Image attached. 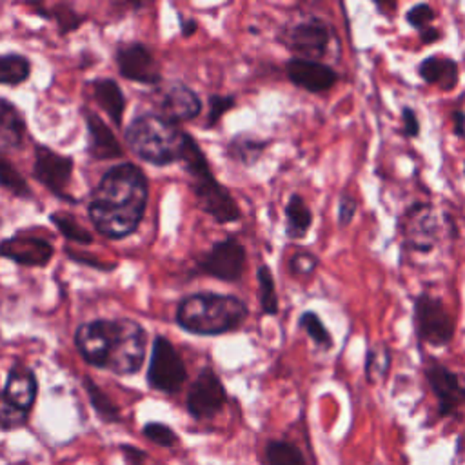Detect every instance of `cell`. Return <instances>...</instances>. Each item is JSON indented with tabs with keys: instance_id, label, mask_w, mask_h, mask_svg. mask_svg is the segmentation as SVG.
Returning <instances> with one entry per match:
<instances>
[{
	"instance_id": "obj_7",
	"label": "cell",
	"mask_w": 465,
	"mask_h": 465,
	"mask_svg": "<svg viewBox=\"0 0 465 465\" xmlns=\"http://www.w3.org/2000/svg\"><path fill=\"white\" fill-rule=\"evenodd\" d=\"M185 378V363L174 345L165 336H156L147 369V383L160 392L174 394L182 389Z\"/></svg>"
},
{
	"instance_id": "obj_21",
	"label": "cell",
	"mask_w": 465,
	"mask_h": 465,
	"mask_svg": "<svg viewBox=\"0 0 465 465\" xmlns=\"http://www.w3.org/2000/svg\"><path fill=\"white\" fill-rule=\"evenodd\" d=\"M25 122L15 104L0 98V154L18 149L24 142Z\"/></svg>"
},
{
	"instance_id": "obj_33",
	"label": "cell",
	"mask_w": 465,
	"mask_h": 465,
	"mask_svg": "<svg viewBox=\"0 0 465 465\" xmlns=\"http://www.w3.org/2000/svg\"><path fill=\"white\" fill-rule=\"evenodd\" d=\"M27 414L29 412L18 409L0 394V429L2 430H13L22 427L27 421Z\"/></svg>"
},
{
	"instance_id": "obj_26",
	"label": "cell",
	"mask_w": 465,
	"mask_h": 465,
	"mask_svg": "<svg viewBox=\"0 0 465 465\" xmlns=\"http://www.w3.org/2000/svg\"><path fill=\"white\" fill-rule=\"evenodd\" d=\"M267 465H307L303 452L287 440H271L265 445Z\"/></svg>"
},
{
	"instance_id": "obj_36",
	"label": "cell",
	"mask_w": 465,
	"mask_h": 465,
	"mask_svg": "<svg viewBox=\"0 0 465 465\" xmlns=\"http://www.w3.org/2000/svg\"><path fill=\"white\" fill-rule=\"evenodd\" d=\"M236 105L234 96L225 94H213L209 98V114H207V125H216L218 120Z\"/></svg>"
},
{
	"instance_id": "obj_16",
	"label": "cell",
	"mask_w": 465,
	"mask_h": 465,
	"mask_svg": "<svg viewBox=\"0 0 465 465\" xmlns=\"http://www.w3.org/2000/svg\"><path fill=\"white\" fill-rule=\"evenodd\" d=\"M285 73L294 85L309 93L331 91L338 82V73L331 65L316 60L291 58L285 64Z\"/></svg>"
},
{
	"instance_id": "obj_35",
	"label": "cell",
	"mask_w": 465,
	"mask_h": 465,
	"mask_svg": "<svg viewBox=\"0 0 465 465\" xmlns=\"http://www.w3.org/2000/svg\"><path fill=\"white\" fill-rule=\"evenodd\" d=\"M318 267V258L307 251H298L289 260V269L294 276H307L312 274Z\"/></svg>"
},
{
	"instance_id": "obj_30",
	"label": "cell",
	"mask_w": 465,
	"mask_h": 465,
	"mask_svg": "<svg viewBox=\"0 0 465 465\" xmlns=\"http://www.w3.org/2000/svg\"><path fill=\"white\" fill-rule=\"evenodd\" d=\"M0 185L13 193L15 196H20V198H31L33 193L27 185V182L24 180V176L15 169V165L4 156L0 154Z\"/></svg>"
},
{
	"instance_id": "obj_44",
	"label": "cell",
	"mask_w": 465,
	"mask_h": 465,
	"mask_svg": "<svg viewBox=\"0 0 465 465\" xmlns=\"http://www.w3.org/2000/svg\"><path fill=\"white\" fill-rule=\"evenodd\" d=\"M463 173H465V163H463Z\"/></svg>"
},
{
	"instance_id": "obj_3",
	"label": "cell",
	"mask_w": 465,
	"mask_h": 465,
	"mask_svg": "<svg viewBox=\"0 0 465 465\" xmlns=\"http://www.w3.org/2000/svg\"><path fill=\"white\" fill-rule=\"evenodd\" d=\"M189 134L158 114H140L125 127V142L134 154L154 165L182 160Z\"/></svg>"
},
{
	"instance_id": "obj_4",
	"label": "cell",
	"mask_w": 465,
	"mask_h": 465,
	"mask_svg": "<svg viewBox=\"0 0 465 465\" xmlns=\"http://www.w3.org/2000/svg\"><path fill=\"white\" fill-rule=\"evenodd\" d=\"M180 162L183 163L191 178L196 203L203 213H207L218 223H232L240 220L242 211L236 205L232 194L213 176L205 154L191 134L187 138Z\"/></svg>"
},
{
	"instance_id": "obj_19",
	"label": "cell",
	"mask_w": 465,
	"mask_h": 465,
	"mask_svg": "<svg viewBox=\"0 0 465 465\" xmlns=\"http://www.w3.org/2000/svg\"><path fill=\"white\" fill-rule=\"evenodd\" d=\"M418 76L429 85H438L441 91H452L460 80V67L452 56L429 54L420 62Z\"/></svg>"
},
{
	"instance_id": "obj_1",
	"label": "cell",
	"mask_w": 465,
	"mask_h": 465,
	"mask_svg": "<svg viewBox=\"0 0 465 465\" xmlns=\"http://www.w3.org/2000/svg\"><path fill=\"white\" fill-rule=\"evenodd\" d=\"M147 194L143 173L133 163H118L102 176L93 191L89 218L104 236L124 238L138 227Z\"/></svg>"
},
{
	"instance_id": "obj_6",
	"label": "cell",
	"mask_w": 465,
	"mask_h": 465,
	"mask_svg": "<svg viewBox=\"0 0 465 465\" xmlns=\"http://www.w3.org/2000/svg\"><path fill=\"white\" fill-rule=\"evenodd\" d=\"M145 329L129 318L111 320L107 367L114 374H133L142 367L145 356Z\"/></svg>"
},
{
	"instance_id": "obj_40",
	"label": "cell",
	"mask_w": 465,
	"mask_h": 465,
	"mask_svg": "<svg viewBox=\"0 0 465 465\" xmlns=\"http://www.w3.org/2000/svg\"><path fill=\"white\" fill-rule=\"evenodd\" d=\"M67 254H69V258H73L74 262H78V263H85V265H89V267H94V269H100V271H109V269H114L116 265L114 263H100V260H96L94 256H84L82 252H73V251H67Z\"/></svg>"
},
{
	"instance_id": "obj_29",
	"label": "cell",
	"mask_w": 465,
	"mask_h": 465,
	"mask_svg": "<svg viewBox=\"0 0 465 465\" xmlns=\"http://www.w3.org/2000/svg\"><path fill=\"white\" fill-rule=\"evenodd\" d=\"M298 325L300 329L305 331V334L322 349V351H329L334 345V340L329 332V329L325 327V323L322 322V318L314 312V311H303L298 318Z\"/></svg>"
},
{
	"instance_id": "obj_9",
	"label": "cell",
	"mask_w": 465,
	"mask_h": 465,
	"mask_svg": "<svg viewBox=\"0 0 465 465\" xmlns=\"http://www.w3.org/2000/svg\"><path fill=\"white\" fill-rule=\"evenodd\" d=\"M282 40L294 58L322 62L331 44V29L323 20L311 16L283 29Z\"/></svg>"
},
{
	"instance_id": "obj_13",
	"label": "cell",
	"mask_w": 465,
	"mask_h": 465,
	"mask_svg": "<svg viewBox=\"0 0 465 465\" xmlns=\"http://www.w3.org/2000/svg\"><path fill=\"white\" fill-rule=\"evenodd\" d=\"M153 104L158 109V116L171 124L193 120L202 111L198 94L180 82H171L158 87L153 94Z\"/></svg>"
},
{
	"instance_id": "obj_37",
	"label": "cell",
	"mask_w": 465,
	"mask_h": 465,
	"mask_svg": "<svg viewBox=\"0 0 465 465\" xmlns=\"http://www.w3.org/2000/svg\"><path fill=\"white\" fill-rule=\"evenodd\" d=\"M356 211H358L356 198L349 191H343L338 200V225L347 227L352 222Z\"/></svg>"
},
{
	"instance_id": "obj_23",
	"label": "cell",
	"mask_w": 465,
	"mask_h": 465,
	"mask_svg": "<svg viewBox=\"0 0 465 465\" xmlns=\"http://www.w3.org/2000/svg\"><path fill=\"white\" fill-rule=\"evenodd\" d=\"M285 232L292 240L305 238L312 225V211L302 194L294 193L285 203Z\"/></svg>"
},
{
	"instance_id": "obj_20",
	"label": "cell",
	"mask_w": 465,
	"mask_h": 465,
	"mask_svg": "<svg viewBox=\"0 0 465 465\" xmlns=\"http://www.w3.org/2000/svg\"><path fill=\"white\" fill-rule=\"evenodd\" d=\"M85 124H87V134H89V153L96 160H113L122 156V147L113 134V131L107 127V124L91 111H84Z\"/></svg>"
},
{
	"instance_id": "obj_39",
	"label": "cell",
	"mask_w": 465,
	"mask_h": 465,
	"mask_svg": "<svg viewBox=\"0 0 465 465\" xmlns=\"http://www.w3.org/2000/svg\"><path fill=\"white\" fill-rule=\"evenodd\" d=\"M120 450H122V454H124V458H125V461H127L129 465H145V461H147V452L142 450V449L136 447V445L122 443V445H120Z\"/></svg>"
},
{
	"instance_id": "obj_14",
	"label": "cell",
	"mask_w": 465,
	"mask_h": 465,
	"mask_svg": "<svg viewBox=\"0 0 465 465\" xmlns=\"http://www.w3.org/2000/svg\"><path fill=\"white\" fill-rule=\"evenodd\" d=\"M116 65L120 74L133 82L154 85L162 78L153 53L143 44H138V42L124 44L118 47Z\"/></svg>"
},
{
	"instance_id": "obj_5",
	"label": "cell",
	"mask_w": 465,
	"mask_h": 465,
	"mask_svg": "<svg viewBox=\"0 0 465 465\" xmlns=\"http://www.w3.org/2000/svg\"><path fill=\"white\" fill-rule=\"evenodd\" d=\"M412 323L418 343L432 347H447L456 334V320L445 302L429 292H420L414 298Z\"/></svg>"
},
{
	"instance_id": "obj_8",
	"label": "cell",
	"mask_w": 465,
	"mask_h": 465,
	"mask_svg": "<svg viewBox=\"0 0 465 465\" xmlns=\"http://www.w3.org/2000/svg\"><path fill=\"white\" fill-rule=\"evenodd\" d=\"M425 381L438 401V416L449 418L465 403V385L460 374L443 365L440 360L427 358L423 363Z\"/></svg>"
},
{
	"instance_id": "obj_28",
	"label": "cell",
	"mask_w": 465,
	"mask_h": 465,
	"mask_svg": "<svg viewBox=\"0 0 465 465\" xmlns=\"http://www.w3.org/2000/svg\"><path fill=\"white\" fill-rule=\"evenodd\" d=\"M256 282H258V296H260V305L263 314H269V316L278 314L280 302H278L272 272L267 265H260L256 269Z\"/></svg>"
},
{
	"instance_id": "obj_22",
	"label": "cell",
	"mask_w": 465,
	"mask_h": 465,
	"mask_svg": "<svg viewBox=\"0 0 465 465\" xmlns=\"http://www.w3.org/2000/svg\"><path fill=\"white\" fill-rule=\"evenodd\" d=\"M89 85H91V93H93L96 104L107 113V116L116 125H122L125 98H124L118 84L111 78H96V80L89 82Z\"/></svg>"
},
{
	"instance_id": "obj_10",
	"label": "cell",
	"mask_w": 465,
	"mask_h": 465,
	"mask_svg": "<svg viewBox=\"0 0 465 465\" xmlns=\"http://www.w3.org/2000/svg\"><path fill=\"white\" fill-rule=\"evenodd\" d=\"M73 174V160L71 156H64L53 151L47 145L35 147V162H33V176L54 196L62 200L73 202L67 194V185Z\"/></svg>"
},
{
	"instance_id": "obj_24",
	"label": "cell",
	"mask_w": 465,
	"mask_h": 465,
	"mask_svg": "<svg viewBox=\"0 0 465 465\" xmlns=\"http://www.w3.org/2000/svg\"><path fill=\"white\" fill-rule=\"evenodd\" d=\"M267 149V142L252 134H236L227 143V156L243 165H252Z\"/></svg>"
},
{
	"instance_id": "obj_27",
	"label": "cell",
	"mask_w": 465,
	"mask_h": 465,
	"mask_svg": "<svg viewBox=\"0 0 465 465\" xmlns=\"http://www.w3.org/2000/svg\"><path fill=\"white\" fill-rule=\"evenodd\" d=\"M31 74V62L18 53L0 54V84L18 85Z\"/></svg>"
},
{
	"instance_id": "obj_12",
	"label": "cell",
	"mask_w": 465,
	"mask_h": 465,
	"mask_svg": "<svg viewBox=\"0 0 465 465\" xmlns=\"http://www.w3.org/2000/svg\"><path fill=\"white\" fill-rule=\"evenodd\" d=\"M227 394L218 374L205 367L198 372L187 392V411L196 420H207L218 414L225 405Z\"/></svg>"
},
{
	"instance_id": "obj_42",
	"label": "cell",
	"mask_w": 465,
	"mask_h": 465,
	"mask_svg": "<svg viewBox=\"0 0 465 465\" xmlns=\"http://www.w3.org/2000/svg\"><path fill=\"white\" fill-rule=\"evenodd\" d=\"M420 38H421V44L430 45V44H434V42H438V40L441 38V31H440L438 27L429 25V27H425V29L420 31Z\"/></svg>"
},
{
	"instance_id": "obj_18",
	"label": "cell",
	"mask_w": 465,
	"mask_h": 465,
	"mask_svg": "<svg viewBox=\"0 0 465 465\" xmlns=\"http://www.w3.org/2000/svg\"><path fill=\"white\" fill-rule=\"evenodd\" d=\"M36 392L38 383L33 371L24 363H15L7 372L2 396L18 409L29 412L36 400Z\"/></svg>"
},
{
	"instance_id": "obj_41",
	"label": "cell",
	"mask_w": 465,
	"mask_h": 465,
	"mask_svg": "<svg viewBox=\"0 0 465 465\" xmlns=\"http://www.w3.org/2000/svg\"><path fill=\"white\" fill-rule=\"evenodd\" d=\"M450 122H452V133L458 138H465V111L454 109L450 113Z\"/></svg>"
},
{
	"instance_id": "obj_38",
	"label": "cell",
	"mask_w": 465,
	"mask_h": 465,
	"mask_svg": "<svg viewBox=\"0 0 465 465\" xmlns=\"http://www.w3.org/2000/svg\"><path fill=\"white\" fill-rule=\"evenodd\" d=\"M401 131L407 138L420 136V120H418L416 111L411 105L401 107Z\"/></svg>"
},
{
	"instance_id": "obj_2",
	"label": "cell",
	"mask_w": 465,
	"mask_h": 465,
	"mask_svg": "<svg viewBox=\"0 0 465 465\" xmlns=\"http://www.w3.org/2000/svg\"><path fill=\"white\" fill-rule=\"evenodd\" d=\"M247 305L229 294L198 292L183 298L176 309L178 325L202 336H216L238 329L247 318Z\"/></svg>"
},
{
	"instance_id": "obj_31",
	"label": "cell",
	"mask_w": 465,
	"mask_h": 465,
	"mask_svg": "<svg viewBox=\"0 0 465 465\" xmlns=\"http://www.w3.org/2000/svg\"><path fill=\"white\" fill-rule=\"evenodd\" d=\"M51 222L54 223V227L71 242L74 243H91L93 242V236L67 213H53L51 216Z\"/></svg>"
},
{
	"instance_id": "obj_15",
	"label": "cell",
	"mask_w": 465,
	"mask_h": 465,
	"mask_svg": "<svg viewBox=\"0 0 465 465\" xmlns=\"http://www.w3.org/2000/svg\"><path fill=\"white\" fill-rule=\"evenodd\" d=\"M0 256L27 267H44L53 256V245L42 236L16 232L0 242Z\"/></svg>"
},
{
	"instance_id": "obj_34",
	"label": "cell",
	"mask_w": 465,
	"mask_h": 465,
	"mask_svg": "<svg viewBox=\"0 0 465 465\" xmlns=\"http://www.w3.org/2000/svg\"><path fill=\"white\" fill-rule=\"evenodd\" d=\"M436 18V11L432 9L430 4H414L407 13H405V22L421 31L425 27H429L432 24V20Z\"/></svg>"
},
{
	"instance_id": "obj_43",
	"label": "cell",
	"mask_w": 465,
	"mask_h": 465,
	"mask_svg": "<svg viewBox=\"0 0 465 465\" xmlns=\"http://www.w3.org/2000/svg\"><path fill=\"white\" fill-rule=\"evenodd\" d=\"M180 22H182V29H180V31H182V35H183L185 38H189L191 35L196 33V27H198V25H196V22H194L193 18H182Z\"/></svg>"
},
{
	"instance_id": "obj_32",
	"label": "cell",
	"mask_w": 465,
	"mask_h": 465,
	"mask_svg": "<svg viewBox=\"0 0 465 465\" xmlns=\"http://www.w3.org/2000/svg\"><path fill=\"white\" fill-rule=\"evenodd\" d=\"M143 436L147 440H151L153 443L160 445V447H174L178 443V436L176 432L165 425V423H160V421H149L143 425L142 429Z\"/></svg>"
},
{
	"instance_id": "obj_11",
	"label": "cell",
	"mask_w": 465,
	"mask_h": 465,
	"mask_svg": "<svg viewBox=\"0 0 465 465\" xmlns=\"http://www.w3.org/2000/svg\"><path fill=\"white\" fill-rule=\"evenodd\" d=\"M245 247L234 238H223L198 262V269L223 282H238L245 271Z\"/></svg>"
},
{
	"instance_id": "obj_17",
	"label": "cell",
	"mask_w": 465,
	"mask_h": 465,
	"mask_svg": "<svg viewBox=\"0 0 465 465\" xmlns=\"http://www.w3.org/2000/svg\"><path fill=\"white\" fill-rule=\"evenodd\" d=\"M109 334L111 320L85 322L76 329L74 343L82 358L94 367L105 369L109 356Z\"/></svg>"
},
{
	"instance_id": "obj_25",
	"label": "cell",
	"mask_w": 465,
	"mask_h": 465,
	"mask_svg": "<svg viewBox=\"0 0 465 465\" xmlns=\"http://www.w3.org/2000/svg\"><path fill=\"white\" fill-rule=\"evenodd\" d=\"M84 389L87 392L89 403L94 409V412L98 414L100 420H104L105 423H118L122 420L118 407L114 405V401L100 389V385L96 381H93L89 376L84 378Z\"/></svg>"
}]
</instances>
